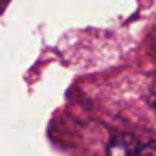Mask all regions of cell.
<instances>
[{"label":"cell","mask_w":156,"mask_h":156,"mask_svg":"<svg viewBox=\"0 0 156 156\" xmlns=\"http://www.w3.org/2000/svg\"><path fill=\"white\" fill-rule=\"evenodd\" d=\"M108 156H156V143L133 134H119L109 143Z\"/></svg>","instance_id":"obj_1"},{"label":"cell","mask_w":156,"mask_h":156,"mask_svg":"<svg viewBox=\"0 0 156 156\" xmlns=\"http://www.w3.org/2000/svg\"><path fill=\"white\" fill-rule=\"evenodd\" d=\"M149 102L156 108V77L151 82V86H149Z\"/></svg>","instance_id":"obj_2"}]
</instances>
